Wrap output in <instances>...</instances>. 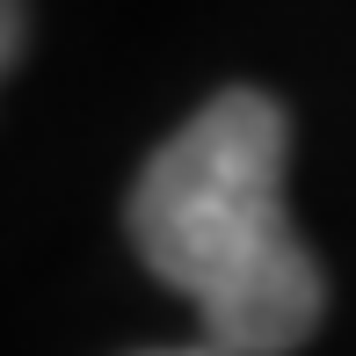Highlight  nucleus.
<instances>
[{"label":"nucleus","instance_id":"1","mask_svg":"<svg viewBox=\"0 0 356 356\" xmlns=\"http://www.w3.org/2000/svg\"><path fill=\"white\" fill-rule=\"evenodd\" d=\"M291 124L269 95L225 88L204 102L131 189V240L225 356H291L320 327V262L284 204Z\"/></svg>","mask_w":356,"mask_h":356},{"label":"nucleus","instance_id":"2","mask_svg":"<svg viewBox=\"0 0 356 356\" xmlns=\"http://www.w3.org/2000/svg\"><path fill=\"white\" fill-rule=\"evenodd\" d=\"M15 51H22V0H8V66H15Z\"/></svg>","mask_w":356,"mask_h":356},{"label":"nucleus","instance_id":"3","mask_svg":"<svg viewBox=\"0 0 356 356\" xmlns=\"http://www.w3.org/2000/svg\"><path fill=\"white\" fill-rule=\"evenodd\" d=\"M153 356H225L218 342H204V349H153Z\"/></svg>","mask_w":356,"mask_h":356}]
</instances>
